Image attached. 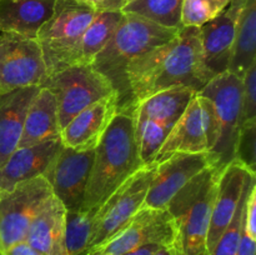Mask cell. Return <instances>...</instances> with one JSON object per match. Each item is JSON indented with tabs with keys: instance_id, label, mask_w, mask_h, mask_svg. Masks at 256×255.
<instances>
[{
	"instance_id": "f35d334b",
	"label": "cell",
	"mask_w": 256,
	"mask_h": 255,
	"mask_svg": "<svg viewBox=\"0 0 256 255\" xmlns=\"http://www.w3.org/2000/svg\"><path fill=\"white\" fill-rule=\"evenodd\" d=\"M0 255H2V252H0Z\"/></svg>"
},
{
	"instance_id": "8fae6325",
	"label": "cell",
	"mask_w": 256,
	"mask_h": 255,
	"mask_svg": "<svg viewBox=\"0 0 256 255\" xmlns=\"http://www.w3.org/2000/svg\"><path fill=\"white\" fill-rule=\"evenodd\" d=\"M174 225L166 209L142 206L122 229L84 255H122L145 244L172 246Z\"/></svg>"
},
{
	"instance_id": "5b68a950",
	"label": "cell",
	"mask_w": 256,
	"mask_h": 255,
	"mask_svg": "<svg viewBox=\"0 0 256 255\" xmlns=\"http://www.w3.org/2000/svg\"><path fill=\"white\" fill-rule=\"evenodd\" d=\"M96 12L82 0H56L52 16L38 32L48 76L76 65L82 34Z\"/></svg>"
},
{
	"instance_id": "603a6c76",
	"label": "cell",
	"mask_w": 256,
	"mask_h": 255,
	"mask_svg": "<svg viewBox=\"0 0 256 255\" xmlns=\"http://www.w3.org/2000/svg\"><path fill=\"white\" fill-rule=\"evenodd\" d=\"M196 92L186 86H172L142 100L132 112L134 120H154L172 128L184 114Z\"/></svg>"
},
{
	"instance_id": "e575fe53",
	"label": "cell",
	"mask_w": 256,
	"mask_h": 255,
	"mask_svg": "<svg viewBox=\"0 0 256 255\" xmlns=\"http://www.w3.org/2000/svg\"><path fill=\"white\" fill-rule=\"evenodd\" d=\"M2 255H42L39 252H36L35 249H32L26 242H20L16 244L12 245L10 248H8L6 250L2 252Z\"/></svg>"
},
{
	"instance_id": "74e56055",
	"label": "cell",
	"mask_w": 256,
	"mask_h": 255,
	"mask_svg": "<svg viewBox=\"0 0 256 255\" xmlns=\"http://www.w3.org/2000/svg\"><path fill=\"white\" fill-rule=\"evenodd\" d=\"M220 2H222V4H224L225 6H228V5H229V2L230 0H219Z\"/></svg>"
},
{
	"instance_id": "f1b7e54d",
	"label": "cell",
	"mask_w": 256,
	"mask_h": 255,
	"mask_svg": "<svg viewBox=\"0 0 256 255\" xmlns=\"http://www.w3.org/2000/svg\"><path fill=\"white\" fill-rule=\"evenodd\" d=\"M225 8L219 0H182L180 24L182 28H200L216 18Z\"/></svg>"
},
{
	"instance_id": "9a60e30c",
	"label": "cell",
	"mask_w": 256,
	"mask_h": 255,
	"mask_svg": "<svg viewBox=\"0 0 256 255\" xmlns=\"http://www.w3.org/2000/svg\"><path fill=\"white\" fill-rule=\"evenodd\" d=\"M254 176H256L254 172L240 164L238 160H232L222 169L218 182V190L212 204L209 232H208V255L232 222L238 202L246 185Z\"/></svg>"
},
{
	"instance_id": "7402d4cb",
	"label": "cell",
	"mask_w": 256,
	"mask_h": 255,
	"mask_svg": "<svg viewBox=\"0 0 256 255\" xmlns=\"http://www.w3.org/2000/svg\"><path fill=\"white\" fill-rule=\"evenodd\" d=\"M60 136L58 105L52 92L40 88L30 102L18 148H28Z\"/></svg>"
},
{
	"instance_id": "e0dca14e",
	"label": "cell",
	"mask_w": 256,
	"mask_h": 255,
	"mask_svg": "<svg viewBox=\"0 0 256 255\" xmlns=\"http://www.w3.org/2000/svg\"><path fill=\"white\" fill-rule=\"evenodd\" d=\"M60 136L28 148H16L0 166V194L10 192L19 182L44 174L62 148Z\"/></svg>"
},
{
	"instance_id": "4316f807",
	"label": "cell",
	"mask_w": 256,
	"mask_h": 255,
	"mask_svg": "<svg viewBox=\"0 0 256 255\" xmlns=\"http://www.w3.org/2000/svg\"><path fill=\"white\" fill-rule=\"evenodd\" d=\"M96 210H78L65 214L64 244L68 255H84L94 230Z\"/></svg>"
},
{
	"instance_id": "277c9868",
	"label": "cell",
	"mask_w": 256,
	"mask_h": 255,
	"mask_svg": "<svg viewBox=\"0 0 256 255\" xmlns=\"http://www.w3.org/2000/svg\"><path fill=\"white\" fill-rule=\"evenodd\" d=\"M222 169L209 166L172 196L166 210L174 225L176 255H208L206 238Z\"/></svg>"
},
{
	"instance_id": "8992f818",
	"label": "cell",
	"mask_w": 256,
	"mask_h": 255,
	"mask_svg": "<svg viewBox=\"0 0 256 255\" xmlns=\"http://www.w3.org/2000/svg\"><path fill=\"white\" fill-rule=\"evenodd\" d=\"M40 88L55 96L60 130L79 112L98 100L116 94L109 80L92 65L78 64L46 76Z\"/></svg>"
},
{
	"instance_id": "d6a6232c",
	"label": "cell",
	"mask_w": 256,
	"mask_h": 255,
	"mask_svg": "<svg viewBox=\"0 0 256 255\" xmlns=\"http://www.w3.org/2000/svg\"><path fill=\"white\" fill-rule=\"evenodd\" d=\"M89 4L96 12H122L129 0H82Z\"/></svg>"
},
{
	"instance_id": "cb8c5ba5",
	"label": "cell",
	"mask_w": 256,
	"mask_h": 255,
	"mask_svg": "<svg viewBox=\"0 0 256 255\" xmlns=\"http://www.w3.org/2000/svg\"><path fill=\"white\" fill-rule=\"evenodd\" d=\"M256 62V0H248L235 24L232 55L226 72L242 79Z\"/></svg>"
},
{
	"instance_id": "d4e9b609",
	"label": "cell",
	"mask_w": 256,
	"mask_h": 255,
	"mask_svg": "<svg viewBox=\"0 0 256 255\" xmlns=\"http://www.w3.org/2000/svg\"><path fill=\"white\" fill-rule=\"evenodd\" d=\"M122 12H96L80 40L76 65L92 64L94 58L102 52V48L115 32L122 20Z\"/></svg>"
},
{
	"instance_id": "3957f363",
	"label": "cell",
	"mask_w": 256,
	"mask_h": 255,
	"mask_svg": "<svg viewBox=\"0 0 256 255\" xmlns=\"http://www.w3.org/2000/svg\"><path fill=\"white\" fill-rule=\"evenodd\" d=\"M142 166L135 139L134 118L118 112L95 148L92 172L80 210L99 209L122 182Z\"/></svg>"
},
{
	"instance_id": "d6986e66",
	"label": "cell",
	"mask_w": 256,
	"mask_h": 255,
	"mask_svg": "<svg viewBox=\"0 0 256 255\" xmlns=\"http://www.w3.org/2000/svg\"><path fill=\"white\" fill-rule=\"evenodd\" d=\"M65 214L64 205L52 195L32 219L25 242L42 255H68L64 244Z\"/></svg>"
},
{
	"instance_id": "8d00e7d4",
	"label": "cell",
	"mask_w": 256,
	"mask_h": 255,
	"mask_svg": "<svg viewBox=\"0 0 256 255\" xmlns=\"http://www.w3.org/2000/svg\"><path fill=\"white\" fill-rule=\"evenodd\" d=\"M154 255H176L172 246H162Z\"/></svg>"
},
{
	"instance_id": "1f68e13d",
	"label": "cell",
	"mask_w": 256,
	"mask_h": 255,
	"mask_svg": "<svg viewBox=\"0 0 256 255\" xmlns=\"http://www.w3.org/2000/svg\"><path fill=\"white\" fill-rule=\"evenodd\" d=\"M256 120V62L242 78V124Z\"/></svg>"
},
{
	"instance_id": "2e32d148",
	"label": "cell",
	"mask_w": 256,
	"mask_h": 255,
	"mask_svg": "<svg viewBox=\"0 0 256 255\" xmlns=\"http://www.w3.org/2000/svg\"><path fill=\"white\" fill-rule=\"evenodd\" d=\"M116 114V94L98 100L78 112L60 130L62 144L74 150L95 149Z\"/></svg>"
},
{
	"instance_id": "7c38bea8",
	"label": "cell",
	"mask_w": 256,
	"mask_h": 255,
	"mask_svg": "<svg viewBox=\"0 0 256 255\" xmlns=\"http://www.w3.org/2000/svg\"><path fill=\"white\" fill-rule=\"evenodd\" d=\"M94 155L95 149L74 150L62 145L42 174L66 212L82 209Z\"/></svg>"
},
{
	"instance_id": "4fadbf2b",
	"label": "cell",
	"mask_w": 256,
	"mask_h": 255,
	"mask_svg": "<svg viewBox=\"0 0 256 255\" xmlns=\"http://www.w3.org/2000/svg\"><path fill=\"white\" fill-rule=\"evenodd\" d=\"M209 166L218 168V159L212 152H175L158 162L150 182L144 206L166 209L175 194L190 180Z\"/></svg>"
},
{
	"instance_id": "484cf974",
	"label": "cell",
	"mask_w": 256,
	"mask_h": 255,
	"mask_svg": "<svg viewBox=\"0 0 256 255\" xmlns=\"http://www.w3.org/2000/svg\"><path fill=\"white\" fill-rule=\"evenodd\" d=\"M182 0H129L122 12L139 15L172 29H182L180 10Z\"/></svg>"
},
{
	"instance_id": "ba28073f",
	"label": "cell",
	"mask_w": 256,
	"mask_h": 255,
	"mask_svg": "<svg viewBox=\"0 0 256 255\" xmlns=\"http://www.w3.org/2000/svg\"><path fill=\"white\" fill-rule=\"evenodd\" d=\"M52 195V188L42 175L0 194V252L24 242L32 219Z\"/></svg>"
},
{
	"instance_id": "f546056e",
	"label": "cell",
	"mask_w": 256,
	"mask_h": 255,
	"mask_svg": "<svg viewBox=\"0 0 256 255\" xmlns=\"http://www.w3.org/2000/svg\"><path fill=\"white\" fill-rule=\"evenodd\" d=\"M256 179V176L252 178L249 182V184L245 188L244 192H242V198H240L239 202H238L236 210H235V214L232 216V222L228 225V228L225 229V232H222V235L220 236V239L218 240V242L215 244V246L212 248V252H209V255H236L238 246H239L240 242V235H242V210H244L245 202L248 199V194H249V189L252 186V182Z\"/></svg>"
},
{
	"instance_id": "d590c367",
	"label": "cell",
	"mask_w": 256,
	"mask_h": 255,
	"mask_svg": "<svg viewBox=\"0 0 256 255\" xmlns=\"http://www.w3.org/2000/svg\"><path fill=\"white\" fill-rule=\"evenodd\" d=\"M162 246V245L159 244H145L142 245V246L135 248V249L130 250V252H124L122 255H154Z\"/></svg>"
},
{
	"instance_id": "44dd1931",
	"label": "cell",
	"mask_w": 256,
	"mask_h": 255,
	"mask_svg": "<svg viewBox=\"0 0 256 255\" xmlns=\"http://www.w3.org/2000/svg\"><path fill=\"white\" fill-rule=\"evenodd\" d=\"M56 0H0V32L36 39L49 20Z\"/></svg>"
},
{
	"instance_id": "7a4b0ae2",
	"label": "cell",
	"mask_w": 256,
	"mask_h": 255,
	"mask_svg": "<svg viewBox=\"0 0 256 255\" xmlns=\"http://www.w3.org/2000/svg\"><path fill=\"white\" fill-rule=\"evenodd\" d=\"M179 29L165 28L139 15L122 12L116 30L92 65L104 75L114 88L118 96V112L132 115V92L126 79L130 62L144 52L165 44L176 36Z\"/></svg>"
},
{
	"instance_id": "52a82bcc",
	"label": "cell",
	"mask_w": 256,
	"mask_h": 255,
	"mask_svg": "<svg viewBox=\"0 0 256 255\" xmlns=\"http://www.w3.org/2000/svg\"><path fill=\"white\" fill-rule=\"evenodd\" d=\"M212 102L219 118L220 135L212 150L218 168L224 169L235 159V148L242 125V79L229 72L215 75L199 92Z\"/></svg>"
},
{
	"instance_id": "4dcf8cb0",
	"label": "cell",
	"mask_w": 256,
	"mask_h": 255,
	"mask_svg": "<svg viewBox=\"0 0 256 255\" xmlns=\"http://www.w3.org/2000/svg\"><path fill=\"white\" fill-rule=\"evenodd\" d=\"M255 174L256 170V120L242 125L235 148V159Z\"/></svg>"
},
{
	"instance_id": "5bb4252c",
	"label": "cell",
	"mask_w": 256,
	"mask_h": 255,
	"mask_svg": "<svg viewBox=\"0 0 256 255\" xmlns=\"http://www.w3.org/2000/svg\"><path fill=\"white\" fill-rule=\"evenodd\" d=\"M248 0H230L212 20L200 26V45L204 64L212 76L226 72L232 55L235 24Z\"/></svg>"
},
{
	"instance_id": "6da1fadb",
	"label": "cell",
	"mask_w": 256,
	"mask_h": 255,
	"mask_svg": "<svg viewBox=\"0 0 256 255\" xmlns=\"http://www.w3.org/2000/svg\"><path fill=\"white\" fill-rule=\"evenodd\" d=\"M212 75L202 60L200 28L186 26L176 36L144 52L126 69L134 110L146 98L172 86H186L199 92Z\"/></svg>"
},
{
	"instance_id": "30bf717a",
	"label": "cell",
	"mask_w": 256,
	"mask_h": 255,
	"mask_svg": "<svg viewBox=\"0 0 256 255\" xmlns=\"http://www.w3.org/2000/svg\"><path fill=\"white\" fill-rule=\"evenodd\" d=\"M46 66L36 39L2 32L0 35V94L28 86H42Z\"/></svg>"
},
{
	"instance_id": "83f0119b",
	"label": "cell",
	"mask_w": 256,
	"mask_h": 255,
	"mask_svg": "<svg viewBox=\"0 0 256 255\" xmlns=\"http://www.w3.org/2000/svg\"><path fill=\"white\" fill-rule=\"evenodd\" d=\"M135 139L142 165L155 164V158L164 145L172 128H168L154 120H134Z\"/></svg>"
},
{
	"instance_id": "9c48e42d",
	"label": "cell",
	"mask_w": 256,
	"mask_h": 255,
	"mask_svg": "<svg viewBox=\"0 0 256 255\" xmlns=\"http://www.w3.org/2000/svg\"><path fill=\"white\" fill-rule=\"evenodd\" d=\"M155 168L156 164L142 166L100 205L95 212L94 230L88 250L112 238L144 206Z\"/></svg>"
},
{
	"instance_id": "ac0fdd59",
	"label": "cell",
	"mask_w": 256,
	"mask_h": 255,
	"mask_svg": "<svg viewBox=\"0 0 256 255\" xmlns=\"http://www.w3.org/2000/svg\"><path fill=\"white\" fill-rule=\"evenodd\" d=\"M204 152H210V146L204 110L200 102L199 94L196 92L190 100L184 114L170 130L164 145L155 158V164L162 162L175 152L196 154Z\"/></svg>"
},
{
	"instance_id": "ffe728a7",
	"label": "cell",
	"mask_w": 256,
	"mask_h": 255,
	"mask_svg": "<svg viewBox=\"0 0 256 255\" xmlns=\"http://www.w3.org/2000/svg\"><path fill=\"white\" fill-rule=\"evenodd\" d=\"M40 86H28L0 94V166L18 148L30 102Z\"/></svg>"
},
{
	"instance_id": "836d02e7",
	"label": "cell",
	"mask_w": 256,
	"mask_h": 255,
	"mask_svg": "<svg viewBox=\"0 0 256 255\" xmlns=\"http://www.w3.org/2000/svg\"><path fill=\"white\" fill-rule=\"evenodd\" d=\"M236 255H256V239L250 236L244 229H242Z\"/></svg>"
}]
</instances>
